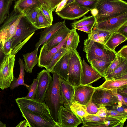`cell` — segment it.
I'll use <instances>...</instances> for the list:
<instances>
[{
	"label": "cell",
	"instance_id": "obj_20",
	"mask_svg": "<svg viewBox=\"0 0 127 127\" xmlns=\"http://www.w3.org/2000/svg\"><path fill=\"white\" fill-rule=\"evenodd\" d=\"M68 53L67 52L57 62L51 72H54L59 77L67 81L68 76Z\"/></svg>",
	"mask_w": 127,
	"mask_h": 127
},
{
	"label": "cell",
	"instance_id": "obj_6",
	"mask_svg": "<svg viewBox=\"0 0 127 127\" xmlns=\"http://www.w3.org/2000/svg\"><path fill=\"white\" fill-rule=\"evenodd\" d=\"M15 56H5L0 64V88L2 90L10 87L14 80Z\"/></svg>",
	"mask_w": 127,
	"mask_h": 127
},
{
	"label": "cell",
	"instance_id": "obj_16",
	"mask_svg": "<svg viewBox=\"0 0 127 127\" xmlns=\"http://www.w3.org/2000/svg\"><path fill=\"white\" fill-rule=\"evenodd\" d=\"M70 30L64 25L57 31L49 39L43 44L42 46L49 51L61 43L68 36Z\"/></svg>",
	"mask_w": 127,
	"mask_h": 127
},
{
	"label": "cell",
	"instance_id": "obj_50",
	"mask_svg": "<svg viewBox=\"0 0 127 127\" xmlns=\"http://www.w3.org/2000/svg\"><path fill=\"white\" fill-rule=\"evenodd\" d=\"M116 32L127 38V23L121 26Z\"/></svg>",
	"mask_w": 127,
	"mask_h": 127
},
{
	"label": "cell",
	"instance_id": "obj_52",
	"mask_svg": "<svg viewBox=\"0 0 127 127\" xmlns=\"http://www.w3.org/2000/svg\"><path fill=\"white\" fill-rule=\"evenodd\" d=\"M68 0H63L58 5L55 9L56 12H58L64 8L67 4Z\"/></svg>",
	"mask_w": 127,
	"mask_h": 127
},
{
	"label": "cell",
	"instance_id": "obj_39",
	"mask_svg": "<svg viewBox=\"0 0 127 127\" xmlns=\"http://www.w3.org/2000/svg\"><path fill=\"white\" fill-rule=\"evenodd\" d=\"M97 0H74L79 6L87 9H92L95 8Z\"/></svg>",
	"mask_w": 127,
	"mask_h": 127
},
{
	"label": "cell",
	"instance_id": "obj_33",
	"mask_svg": "<svg viewBox=\"0 0 127 127\" xmlns=\"http://www.w3.org/2000/svg\"><path fill=\"white\" fill-rule=\"evenodd\" d=\"M96 23L95 17L93 15L86 16H84L82 19L74 22L70 24L73 28L91 25H94Z\"/></svg>",
	"mask_w": 127,
	"mask_h": 127
},
{
	"label": "cell",
	"instance_id": "obj_32",
	"mask_svg": "<svg viewBox=\"0 0 127 127\" xmlns=\"http://www.w3.org/2000/svg\"><path fill=\"white\" fill-rule=\"evenodd\" d=\"M71 110L80 118L90 115L87 112L85 105L76 102H72L70 106Z\"/></svg>",
	"mask_w": 127,
	"mask_h": 127
},
{
	"label": "cell",
	"instance_id": "obj_12",
	"mask_svg": "<svg viewBox=\"0 0 127 127\" xmlns=\"http://www.w3.org/2000/svg\"><path fill=\"white\" fill-rule=\"evenodd\" d=\"M91 10L79 6L73 1L67 3L64 8L56 13L62 18L74 20L84 16Z\"/></svg>",
	"mask_w": 127,
	"mask_h": 127
},
{
	"label": "cell",
	"instance_id": "obj_54",
	"mask_svg": "<svg viewBox=\"0 0 127 127\" xmlns=\"http://www.w3.org/2000/svg\"><path fill=\"white\" fill-rule=\"evenodd\" d=\"M117 93L122 96H127V87L117 90Z\"/></svg>",
	"mask_w": 127,
	"mask_h": 127
},
{
	"label": "cell",
	"instance_id": "obj_31",
	"mask_svg": "<svg viewBox=\"0 0 127 127\" xmlns=\"http://www.w3.org/2000/svg\"><path fill=\"white\" fill-rule=\"evenodd\" d=\"M127 74V59H125L112 73L105 78L106 80L114 79Z\"/></svg>",
	"mask_w": 127,
	"mask_h": 127
},
{
	"label": "cell",
	"instance_id": "obj_27",
	"mask_svg": "<svg viewBox=\"0 0 127 127\" xmlns=\"http://www.w3.org/2000/svg\"><path fill=\"white\" fill-rule=\"evenodd\" d=\"M127 38L117 32L113 33L107 40L105 45L109 49L116 52V48L127 40Z\"/></svg>",
	"mask_w": 127,
	"mask_h": 127
},
{
	"label": "cell",
	"instance_id": "obj_38",
	"mask_svg": "<svg viewBox=\"0 0 127 127\" xmlns=\"http://www.w3.org/2000/svg\"><path fill=\"white\" fill-rule=\"evenodd\" d=\"M106 116L125 122L127 118V112L107 109Z\"/></svg>",
	"mask_w": 127,
	"mask_h": 127
},
{
	"label": "cell",
	"instance_id": "obj_13",
	"mask_svg": "<svg viewBox=\"0 0 127 127\" xmlns=\"http://www.w3.org/2000/svg\"><path fill=\"white\" fill-rule=\"evenodd\" d=\"M127 23V12L119 16L96 23L94 27L112 32H116L122 26Z\"/></svg>",
	"mask_w": 127,
	"mask_h": 127
},
{
	"label": "cell",
	"instance_id": "obj_37",
	"mask_svg": "<svg viewBox=\"0 0 127 127\" xmlns=\"http://www.w3.org/2000/svg\"><path fill=\"white\" fill-rule=\"evenodd\" d=\"M37 9L36 28L38 29L45 28L52 25L45 17L39 7H37Z\"/></svg>",
	"mask_w": 127,
	"mask_h": 127
},
{
	"label": "cell",
	"instance_id": "obj_34",
	"mask_svg": "<svg viewBox=\"0 0 127 127\" xmlns=\"http://www.w3.org/2000/svg\"><path fill=\"white\" fill-rule=\"evenodd\" d=\"M66 45L61 48L53 56L51 61L45 68L50 72L55 65L67 52L65 49Z\"/></svg>",
	"mask_w": 127,
	"mask_h": 127
},
{
	"label": "cell",
	"instance_id": "obj_29",
	"mask_svg": "<svg viewBox=\"0 0 127 127\" xmlns=\"http://www.w3.org/2000/svg\"><path fill=\"white\" fill-rule=\"evenodd\" d=\"M111 62L94 59L91 61L90 64L101 77L105 78L106 70Z\"/></svg>",
	"mask_w": 127,
	"mask_h": 127
},
{
	"label": "cell",
	"instance_id": "obj_44",
	"mask_svg": "<svg viewBox=\"0 0 127 127\" xmlns=\"http://www.w3.org/2000/svg\"><path fill=\"white\" fill-rule=\"evenodd\" d=\"M14 40L13 37L7 39L5 41L2 47V51L5 56L8 55L11 52L12 46Z\"/></svg>",
	"mask_w": 127,
	"mask_h": 127
},
{
	"label": "cell",
	"instance_id": "obj_10",
	"mask_svg": "<svg viewBox=\"0 0 127 127\" xmlns=\"http://www.w3.org/2000/svg\"><path fill=\"white\" fill-rule=\"evenodd\" d=\"M22 116L27 121L29 127H58L55 122L48 120L42 116L17 105Z\"/></svg>",
	"mask_w": 127,
	"mask_h": 127
},
{
	"label": "cell",
	"instance_id": "obj_17",
	"mask_svg": "<svg viewBox=\"0 0 127 127\" xmlns=\"http://www.w3.org/2000/svg\"><path fill=\"white\" fill-rule=\"evenodd\" d=\"M68 35L61 43L57 46L48 51L42 47L41 48L39 56L37 66L41 68L45 67L50 63L53 56L62 47L66 45Z\"/></svg>",
	"mask_w": 127,
	"mask_h": 127
},
{
	"label": "cell",
	"instance_id": "obj_2",
	"mask_svg": "<svg viewBox=\"0 0 127 127\" xmlns=\"http://www.w3.org/2000/svg\"><path fill=\"white\" fill-rule=\"evenodd\" d=\"M83 51L90 63L94 59L112 62L116 56V52L109 49L105 44L88 39L84 40Z\"/></svg>",
	"mask_w": 127,
	"mask_h": 127
},
{
	"label": "cell",
	"instance_id": "obj_19",
	"mask_svg": "<svg viewBox=\"0 0 127 127\" xmlns=\"http://www.w3.org/2000/svg\"><path fill=\"white\" fill-rule=\"evenodd\" d=\"M65 25L64 20L61 22L56 23L50 26L44 28L40 33L39 41L35 44V49L38 48L39 46L47 41L57 31Z\"/></svg>",
	"mask_w": 127,
	"mask_h": 127
},
{
	"label": "cell",
	"instance_id": "obj_43",
	"mask_svg": "<svg viewBox=\"0 0 127 127\" xmlns=\"http://www.w3.org/2000/svg\"><path fill=\"white\" fill-rule=\"evenodd\" d=\"M42 4L46 6L51 11L53 12L58 5L63 0H38Z\"/></svg>",
	"mask_w": 127,
	"mask_h": 127
},
{
	"label": "cell",
	"instance_id": "obj_59",
	"mask_svg": "<svg viewBox=\"0 0 127 127\" xmlns=\"http://www.w3.org/2000/svg\"><path fill=\"white\" fill-rule=\"evenodd\" d=\"M74 1V0H68L67 3H71Z\"/></svg>",
	"mask_w": 127,
	"mask_h": 127
},
{
	"label": "cell",
	"instance_id": "obj_18",
	"mask_svg": "<svg viewBox=\"0 0 127 127\" xmlns=\"http://www.w3.org/2000/svg\"><path fill=\"white\" fill-rule=\"evenodd\" d=\"M82 69L81 78V84L90 85L100 78L101 76L89 65L84 59L82 61Z\"/></svg>",
	"mask_w": 127,
	"mask_h": 127
},
{
	"label": "cell",
	"instance_id": "obj_15",
	"mask_svg": "<svg viewBox=\"0 0 127 127\" xmlns=\"http://www.w3.org/2000/svg\"><path fill=\"white\" fill-rule=\"evenodd\" d=\"M59 84L61 103L64 107L70 109L74 94L75 87L67 81L60 77Z\"/></svg>",
	"mask_w": 127,
	"mask_h": 127
},
{
	"label": "cell",
	"instance_id": "obj_4",
	"mask_svg": "<svg viewBox=\"0 0 127 127\" xmlns=\"http://www.w3.org/2000/svg\"><path fill=\"white\" fill-rule=\"evenodd\" d=\"M67 52L69 57L67 81L75 87L81 84L82 61L77 50H71Z\"/></svg>",
	"mask_w": 127,
	"mask_h": 127
},
{
	"label": "cell",
	"instance_id": "obj_28",
	"mask_svg": "<svg viewBox=\"0 0 127 127\" xmlns=\"http://www.w3.org/2000/svg\"><path fill=\"white\" fill-rule=\"evenodd\" d=\"M18 62L20 66V72L19 77L18 78L14 77L13 81L11 83L10 87V89L13 90L20 85H23L26 88L29 85L25 84L24 82V75L25 74V67L23 60L19 58Z\"/></svg>",
	"mask_w": 127,
	"mask_h": 127
},
{
	"label": "cell",
	"instance_id": "obj_7",
	"mask_svg": "<svg viewBox=\"0 0 127 127\" xmlns=\"http://www.w3.org/2000/svg\"><path fill=\"white\" fill-rule=\"evenodd\" d=\"M38 29L28 20L24 15L20 19L15 34L14 36V40L11 47L12 51L17 45Z\"/></svg>",
	"mask_w": 127,
	"mask_h": 127
},
{
	"label": "cell",
	"instance_id": "obj_41",
	"mask_svg": "<svg viewBox=\"0 0 127 127\" xmlns=\"http://www.w3.org/2000/svg\"><path fill=\"white\" fill-rule=\"evenodd\" d=\"M124 59L122 57L116 55L107 68L105 73V77L113 72Z\"/></svg>",
	"mask_w": 127,
	"mask_h": 127
},
{
	"label": "cell",
	"instance_id": "obj_47",
	"mask_svg": "<svg viewBox=\"0 0 127 127\" xmlns=\"http://www.w3.org/2000/svg\"><path fill=\"white\" fill-rule=\"evenodd\" d=\"M107 109L105 106L101 105L98 107V111L94 115L101 117L105 118L107 115Z\"/></svg>",
	"mask_w": 127,
	"mask_h": 127
},
{
	"label": "cell",
	"instance_id": "obj_26",
	"mask_svg": "<svg viewBox=\"0 0 127 127\" xmlns=\"http://www.w3.org/2000/svg\"><path fill=\"white\" fill-rule=\"evenodd\" d=\"M79 36L76 29L73 28L70 30L67 39L65 49L67 52L71 50H76L80 42Z\"/></svg>",
	"mask_w": 127,
	"mask_h": 127
},
{
	"label": "cell",
	"instance_id": "obj_24",
	"mask_svg": "<svg viewBox=\"0 0 127 127\" xmlns=\"http://www.w3.org/2000/svg\"><path fill=\"white\" fill-rule=\"evenodd\" d=\"M127 87V79H112L106 80L98 88L111 90H117Z\"/></svg>",
	"mask_w": 127,
	"mask_h": 127
},
{
	"label": "cell",
	"instance_id": "obj_49",
	"mask_svg": "<svg viewBox=\"0 0 127 127\" xmlns=\"http://www.w3.org/2000/svg\"><path fill=\"white\" fill-rule=\"evenodd\" d=\"M94 25H91L78 27H76L74 28L89 34L92 32Z\"/></svg>",
	"mask_w": 127,
	"mask_h": 127
},
{
	"label": "cell",
	"instance_id": "obj_25",
	"mask_svg": "<svg viewBox=\"0 0 127 127\" xmlns=\"http://www.w3.org/2000/svg\"><path fill=\"white\" fill-rule=\"evenodd\" d=\"M104 118L94 115H89L81 118L83 122L81 127H106L104 124Z\"/></svg>",
	"mask_w": 127,
	"mask_h": 127
},
{
	"label": "cell",
	"instance_id": "obj_42",
	"mask_svg": "<svg viewBox=\"0 0 127 127\" xmlns=\"http://www.w3.org/2000/svg\"><path fill=\"white\" fill-rule=\"evenodd\" d=\"M38 83V80L34 78L32 83L27 88L29 92L24 97L29 99H35Z\"/></svg>",
	"mask_w": 127,
	"mask_h": 127
},
{
	"label": "cell",
	"instance_id": "obj_51",
	"mask_svg": "<svg viewBox=\"0 0 127 127\" xmlns=\"http://www.w3.org/2000/svg\"><path fill=\"white\" fill-rule=\"evenodd\" d=\"M113 93L117 97L118 99V106L119 107H122L123 105L122 96L118 94L116 90H111Z\"/></svg>",
	"mask_w": 127,
	"mask_h": 127
},
{
	"label": "cell",
	"instance_id": "obj_48",
	"mask_svg": "<svg viewBox=\"0 0 127 127\" xmlns=\"http://www.w3.org/2000/svg\"><path fill=\"white\" fill-rule=\"evenodd\" d=\"M116 55L124 59H127V45L123 46L118 51L116 52Z\"/></svg>",
	"mask_w": 127,
	"mask_h": 127
},
{
	"label": "cell",
	"instance_id": "obj_57",
	"mask_svg": "<svg viewBox=\"0 0 127 127\" xmlns=\"http://www.w3.org/2000/svg\"><path fill=\"white\" fill-rule=\"evenodd\" d=\"M123 97V104L127 106V97L125 96H122Z\"/></svg>",
	"mask_w": 127,
	"mask_h": 127
},
{
	"label": "cell",
	"instance_id": "obj_11",
	"mask_svg": "<svg viewBox=\"0 0 127 127\" xmlns=\"http://www.w3.org/2000/svg\"><path fill=\"white\" fill-rule=\"evenodd\" d=\"M38 83L35 99L44 102L47 91L53 80L50 72L44 69L38 73L36 79Z\"/></svg>",
	"mask_w": 127,
	"mask_h": 127
},
{
	"label": "cell",
	"instance_id": "obj_30",
	"mask_svg": "<svg viewBox=\"0 0 127 127\" xmlns=\"http://www.w3.org/2000/svg\"><path fill=\"white\" fill-rule=\"evenodd\" d=\"M13 0H0V27L9 15Z\"/></svg>",
	"mask_w": 127,
	"mask_h": 127
},
{
	"label": "cell",
	"instance_id": "obj_58",
	"mask_svg": "<svg viewBox=\"0 0 127 127\" xmlns=\"http://www.w3.org/2000/svg\"><path fill=\"white\" fill-rule=\"evenodd\" d=\"M6 125L3 123L0 120V127H6Z\"/></svg>",
	"mask_w": 127,
	"mask_h": 127
},
{
	"label": "cell",
	"instance_id": "obj_45",
	"mask_svg": "<svg viewBox=\"0 0 127 127\" xmlns=\"http://www.w3.org/2000/svg\"><path fill=\"white\" fill-rule=\"evenodd\" d=\"M39 7L46 19L52 25L53 21L52 11L43 4H42L41 6Z\"/></svg>",
	"mask_w": 127,
	"mask_h": 127
},
{
	"label": "cell",
	"instance_id": "obj_60",
	"mask_svg": "<svg viewBox=\"0 0 127 127\" xmlns=\"http://www.w3.org/2000/svg\"></svg>",
	"mask_w": 127,
	"mask_h": 127
},
{
	"label": "cell",
	"instance_id": "obj_22",
	"mask_svg": "<svg viewBox=\"0 0 127 127\" xmlns=\"http://www.w3.org/2000/svg\"><path fill=\"white\" fill-rule=\"evenodd\" d=\"M113 32L93 27L91 32L89 34L88 39L105 44Z\"/></svg>",
	"mask_w": 127,
	"mask_h": 127
},
{
	"label": "cell",
	"instance_id": "obj_5",
	"mask_svg": "<svg viewBox=\"0 0 127 127\" xmlns=\"http://www.w3.org/2000/svg\"><path fill=\"white\" fill-rule=\"evenodd\" d=\"M15 101L17 105L48 120L55 122L52 117L48 107L44 102L38 101L35 99L27 98L24 97H18L15 99Z\"/></svg>",
	"mask_w": 127,
	"mask_h": 127
},
{
	"label": "cell",
	"instance_id": "obj_56",
	"mask_svg": "<svg viewBox=\"0 0 127 127\" xmlns=\"http://www.w3.org/2000/svg\"><path fill=\"white\" fill-rule=\"evenodd\" d=\"M90 11L92 15L95 17L97 15L98 13V10L95 8L91 9Z\"/></svg>",
	"mask_w": 127,
	"mask_h": 127
},
{
	"label": "cell",
	"instance_id": "obj_40",
	"mask_svg": "<svg viewBox=\"0 0 127 127\" xmlns=\"http://www.w3.org/2000/svg\"><path fill=\"white\" fill-rule=\"evenodd\" d=\"M124 123L107 116L104 118V124L106 127H122Z\"/></svg>",
	"mask_w": 127,
	"mask_h": 127
},
{
	"label": "cell",
	"instance_id": "obj_46",
	"mask_svg": "<svg viewBox=\"0 0 127 127\" xmlns=\"http://www.w3.org/2000/svg\"><path fill=\"white\" fill-rule=\"evenodd\" d=\"M86 106L87 111L90 115H95L98 111V107L92 102L91 100Z\"/></svg>",
	"mask_w": 127,
	"mask_h": 127
},
{
	"label": "cell",
	"instance_id": "obj_36",
	"mask_svg": "<svg viewBox=\"0 0 127 127\" xmlns=\"http://www.w3.org/2000/svg\"><path fill=\"white\" fill-rule=\"evenodd\" d=\"M37 7H34L28 9L23 13L28 20L36 28L37 15Z\"/></svg>",
	"mask_w": 127,
	"mask_h": 127
},
{
	"label": "cell",
	"instance_id": "obj_3",
	"mask_svg": "<svg viewBox=\"0 0 127 127\" xmlns=\"http://www.w3.org/2000/svg\"><path fill=\"white\" fill-rule=\"evenodd\" d=\"M53 80L47 91L44 102L48 107L53 119L57 124L58 113L60 107L63 106L61 101L60 90V77L52 73Z\"/></svg>",
	"mask_w": 127,
	"mask_h": 127
},
{
	"label": "cell",
	"instance_id": "obj_1",
	"mask_svg": "<svg viewBox=\"0 0 127 127\" xmlns=\"http://www.w3.org/2000/svg\"><path fill=\"white\" fill-rule=\"evenodd\" d=\"M95 8L98 11L95 16L96 23L127 12V2L122 0H97Z\"/></svg>",
	"mask_w": 127,
	"mask_h": 127
},
{
	"label": "cell",
	"instance_id": "obj_55",
	"mask_svg": "<svg viewBox=\"0 0 127 127\" xmlns=\"http://www.w3.org/2000/svg\"><path fill=\"white\" fill-rule=\"evenodd\" d=\"M29 127L27 121L26 120L21 121L17 125V127Z\"/></svg>",
	"mask_w": 127,
	"mask_h": 127
},
{
	"label": "cell",
	"instance_id": "obj_53",
	"mask_svg": "<svg viewBox=\"0 0 127 127\" xmlns=\"http://www.w3.org/2000/svg\"><path fill=\"white\" fill-rule=\"evenodd\" d=\"M110 110H115L119 111H125L127 112V108H124L122 107H119L118 105L116 106H112Z\"/></svg>",
	"mask_w": 127,
	"mask_h": 127
},
{
	"label": "cell",
	"instance_id": "obj_14",
	"mask_svg": "<svg viewBox=\"0 0 127 127\" xmlns=\"http://www.w3.org/2000/svg\"><path fill=\"white\" fill-rule=\"evenodd\" d=\"M74 87L72 102H76L85 105L91 100L93 94L96 89V87L90 85L81 84Z\"/></svg>",
	"mask_w": 127,
	"mask_h": 127
},
{
	"label": "cell",
	"instance_id": "obj_23",
	"mask_svg": "<svg viewBox=\"0 0 127 127\" xmlns=\"http://www.w3.org/2000/svg\"><path fill=\"white\" fill-rule=\"evenodd\" d=\"M42 5L38 0H18L15 2L13 10L19 13H23L25 10L34 7H40Z\"/></svg>",
	"mask_w": 127,
	"mask_h": 127
},
{
	"label": "cell",
	"instance_id": "obj_9",
	"mask_svg": "<svg viewBox=\"0 0 127 127\" xmlns=\"http://www.w3.org/2000/svg\"><path fill=\"white\" fill-rule=\"evenodd\" d=\"M82 122L81 118L70 109L63 106L60 107L58 114V127H77Z\"/></svg>",
	"mask_w": 127,
	"mask_h": 127
},
{
	"label": "cell",
	"instance_id": "obj_35",
	"mask_svg": "<svg viewBox=\"0 0 127 127\" xmlns=\"http://www.w3.org/2000/svg\"><path fill=\"white\" fill-rule=\"evenodd\" d=\"M24 15L23 14L21 13L16 20L5 27L6 28V39L13 37L15 36L20 19Z\"/></svg>",
	"mask_w": 127,
	"mask_h": 127
},
{
	"label": "cell",
	"instance_id": "obj_21",
	"mask_svg": "<svg viewBox=\"0 0 127 127\" xmlns=\"http://www.w3.org/2000/svg\"><path fill=\"white\" fill-rule=\"evenodd\" d=\"M38 49L36 48L31 53L23 55L25 70L27 72L31 73L33 67L38 62L39 57L37 55Z\"/></svg>",
	"mask_w": 127,
	"mask_h": 127
},
{
	"label": "cell",
	"instance_id": "obj_8",
	"mask_svg": "<svg viewBox=\"0 0 127 127\" xmlns=\"http://www.w3.org/2000/svg\"><path fill=\"white\" fill-rule=\"evenodd\" d=\"M91 100L98 107L101 105L112 106L118 101L117 97L111 90L98 87H96Z\"/></svg>",
	"mask_w": 127,
	"mask_h": 127
}]
</instances>
